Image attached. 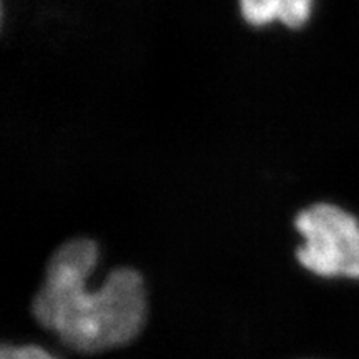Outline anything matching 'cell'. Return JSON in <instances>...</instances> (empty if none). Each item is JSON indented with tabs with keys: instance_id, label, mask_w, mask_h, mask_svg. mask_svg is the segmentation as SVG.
Returning a JSON list of instances; mask_svg holds the SVG:
<instances>
[{
	"instance_id": "obj_3",
	"label": "cell",
	"mask_w": 359,
	"mask_h": 359,
	"mask_svg": "<svg viewBox=\"0 0 359 359\" xmlns=\"http://www.w3.org/2000/svg\"><path fill=\"white\" fill-rule=\"evenodd\" d=\"M314 0H240V11L250 25L263 27L280 20L299 29L309 20Z\"/></svg>"
},
{
	"instance_id": "obj_1",
	"label": "cell",
	"mask_w": 359,
	"mask_h": 359,
	"mask_svg": "<svg viewBox=\"0 0 359 359\" xmlns=\"http://www.w3.org/2000/svg\"><path fill=\"white\" fill-rule=\"evenodd\" d=\"M98 262L95 241H67L50 258L32 309L40 325L62 343L82 353L123 346L137 338L147 321V290L132 268L114 269L100 288L87 281Z\"/></svg>"
},
{
	"instance_id": "obj_2",
	"label": "cell",
	"mask_w": 359,
	"mask_h": 359,
	"mask_svg": "<svg viewBox=\"0 0 359 359\" xmlns=\"http://www.w3.org/2000/svg\"><path fill=\"white\" fill-rule=\"evenodd\" d=\"M294 226L303 238L296 258L323 278L359 280V219L331 203H316L298 213Z\"/></svg>"
},
{
	"instance_id": "obj_4",
	"label": "cell",
	"mask_w": 359,
	"mask_h": 359,
	"mask_svg": "<svg viewBox=\"0 0 359 359\" xmlns=\"http://www.w3.org/2000/svg\"><path fill=\"white\" fill-rule=\"evenodd\" d=\"M0 359H57L50 353L39 346H4Z\"/></svg>"
}]
</instances>
